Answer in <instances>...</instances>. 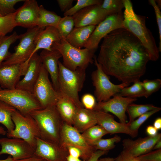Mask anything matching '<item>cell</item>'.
I'll return each mask as SVG.
<instances>
[{"instance_id":"11a10c76","label":"cell","mask_w":161,"mask_h":161,"mask_svg":"<svg viewBox=\"0 0 161 161\" xmlns=\"http://www.w3.org/2000/svg\"><path fill=\"white\" fill-rule=\"evenodd\" d=\"M114 161H124V160L120 154L117 157L114 158Z\"/></svg>"},{"instance_id":"9f6ffc18","label":"cell","mask_w":161,"mask_h":161,"mask_svg":"<svg viewBox=\"0 0 161 161\" xmlns=\"http://www.w3.org/2000/svg\"><path fill=\"white\" fill-rule=\"evenodd\" d=\"M7 133V132L5 130L4 128L2 126H0V134L5 135Z\"/></svg>"},{"instance_id":"db71d44e","label":"cell","mask_w":161,"mask_h":161,"mask_svg":"<svg viewBox=\"0 0 161 161\" xmlns=\"http://www.w3.org/2000/svg\"><path fill=\"white\" fill-rule=\"evenodd\" d=\"M114 158L111 157H106L99 158L97 161H114Z\"/></svg>"},{"instance_id":"44dd1931","label":"cell","mask_w":161,"mask_h":161,"mask_svg":"<svg viewBox=\"0 0 161 161\" xmlns=\"http://www.w3.org/2000/svg\"><path fill=\"white\" fill-rule=\"evenodd\" d=\"M41 64L39 55L37 53H35L28 61L27 69L24 78L19 81L16 88L32 94Z\"/></svg>"},{"instance_id":"8fae6325","label":"cell","mask_w":161,"mask_h":161,"mask_svg":"<svg viewBox=\"0 0 161 161\" xmlns=\"http://www.w3.org/2000/svg\"><path fill=\"white\" fill-rule=\"evenodd\" d=\"M60 144L66 148L72 146L79 149L82 153L81 158L83 161L87 160L97 150L73 126L64 122L61 129Z\"/></svg>"},{"instance_id":"7c38bea8","label":"cell","mask_w":161,"mask_h":161,"mask_svg":"<svg viewBox=\"0 0 161 161\" xmlns=\"http://www.w3.org/2000/svg\"><path fill=\"white\" fill-rule=\"evenodd\" d=\"M123 20L122 11L107 16L96 26L84 47L96 51L102 39L116 29L124 28Z\"/></svg>"},{"instance_id":"ffe728a7","label":"cell","mask_w":161,"mask_h":161,"mask_svg":"<svg viewBox=\"0 0 161 161\" xmlns=\"http://www.w3.org/2000/svg\"><path fill=\"white\" fill-rule=\"evenodd\" d=\"M28 63L2 66L0 67V87L2 89L16 88L21 77L24 76Z\"/></svg>"},{"instance_id":"4dcf8cb0","label":"cell","mask_w":161,"mask_h":161,"mask_svg":"<svg viewBox=\"0 0 161 161\" xmlns=\"http://www.w3.org/2000/svg\"><path fill=\"white\" fill-rule=\"evenodd\" d=\"M144 92L143 83L138 80L134 82L131 86L122 89L117 94L123 97L137 98L143 97Z\"/></svg>"},{"instance_id":"d590c367","label":"cell","mask_w":161,"mask_h":161,"mask_svg":"<svg viewBox=\"0 0 161 161\" xmlns=\"http://www.w3.org/2000/svg\"><path fill=\"white\" fill-rule=\"evenodd\" d=\"M101 0H77L76 4L64 13V16H72L76 13L90 6L101 4Z\"/></svg>"},{"instance_id":"1f68e13d","label":"cell","mask_w":161,"mask_h":161,"mask_svg":"<svg viewBox=\"0 0 161 161\" xmlns=\"http://www.w3.org/2000/svg\"><path fill=\"white\" fill-rule=\"evenodd\" d=\"M121 140V137L117 135L113 137L106 139L101 138L91 143L90 144L96 150L109 151L114 148L115 144L119 142Z\"/></svg>"},{"instance_id":"d6986e66","label":"cell","mask_w":161,"mask_h":161,"mask_svg":"<svg viewBox=\"0 0 161 161\" xmlns=\"http://www.w3.org/2000/svg\"><path fill=\"white\" fill-rule=\"evenodd\" d=\"M39 7L35 0H25L16 12L15 20L17 26L28 29L36 26Z\"/></svg>"},{"instance_id":"f907efd6","label":"cell","mask_w":161,"mask_h":161,"mask_svg":"<svg viewBox=\"0 0 161 161\" xmlns=\"http://www.w3.org/2000/svg\"><path fill=\"white\" fill-rule=\"evenodd\" d=\"M153 126L157 130L161 129V117H158L155 120L154 122Z\"/></svg>"},{"instance_id":"836d02e7","label":"cell","mask_w":161,"mask_h":161,"mask_svg":"<svg viewBox=\"0 0 161 161\" xmlns=\"http://www.w3.org/2000/svg\"><path fill=\"white\" fill-rule=\"evenodd\" d=\"M15 13L16 12L5 16H0V34L1 35H6L17 26L15 20Z\"/></svg>"},{"instance_id":"94428289","label":"cell","mask_w":161,"mask_h":161,"mask_svg":"<svg viewBox=\"0 0 161 161\" xmlns=\"http://www.w3.org/2000/svg\"><path fill=\"white\" fill-rule=\"evenodd\" d=\"M1 16V15L0 14V16Z\"/></svg>"},{"instance_id":"ab89813d","label":"cell","mask_w":161,"mask_h":161,"mask_svg":"<svg viewBox=\"0 0 161 161\" xmlns=\"http://www.w3.org/2000/svg\"><path fill=\"white\" fill-rule=\"evenodd\" d=\"M161 109V108L159 107L157 109L148 111L141 115L137 119H135L130 122V129L133 131L138 132V129L151 116L159 111Z\"/></svg>"},{"instance_id":"83f0119b","label":"cell","mask_w":161,"mask_h":161,"mask_svg":"<svg viewBox=\"0 0 161 161\" xmlns=\"http://www.w3.org/2000/svg\"><path fill=\"white\" fill-rule=\"evenodd\" d=\"M16 110L12 106L0 100V123L6 128L7 133H10L15 128L11 116Z\"/></svg>"},{"instance_id":"4fadbf2b","label":"cell","mask_w":161,"mask_h":161,"mask_svg":"<svg viewBox=\"0 0 161 161\" xmlns=\"http://www.w3.org/2000/svg\"><path fill=\"white\" fill-rule=\"evenodd\" d=\"M0 156L4 154L11 156L13 160L29 158L35 156V150L26 141L17 138L0 139Z\"/></svg>"},{"instance_id":"2e32d148","label":"cell","mask_w":161,"mask_h":161,"mask_svg":"<svg viewBox=\"0 0 161 161\" xmlns=\"http://www.w3.org/2000/svg\"><path fill=\"white\" fill-rule=\"evenodd\" d=\"M35 155L46 161H66L69 155L67 149L60 144L38 138Z\"/></svg>"},{"instance_id":"816d5d0a","label":"cell","mask_w":161,"mask_h":161,"mask_svg":"<svg viewBox=\"0 0 161 161\" xmlns=\"http://www.w3.org/2000/svg\"><path fill=\"white\" fill-rule=\"evenodd\" d=\"M66 161H83L79 158L72 157L68 155L67 157Z\"/></svg>"},{"instance_id":"9c48e42d","label":"cell","mask_w":161,"mask_h":161,"mask_svg":"<svg viewBox=\"0 0 161 161\" xmlns=\"http://www.w3.org/2000/svg\"><path fill=\"white\" fill-rule=\"evenodd\" d=\"M45 28L36 26L28 29L25 32L18 35L19 42L15 47L14 52L11 54L2 66L21 64L28 60L35 49L36 36Z\"/></svg>"},{"instance_id":"f5cc1de1","label":"cell","mask_w":161,"mask_h":161,"mask_svg":"<svg viewBox=\"0 0 161 161\" xmlns=\"http://www.w3.org/2000/svg\"><path fill=\"white\" fill-rule=\"evenodd\" d=\"M161 149V139L159 140L155 144L153 150Z\"/></svg>"},{"instance_id":"8992f818","label":"cell","mask_w":161,"mask_h":161,"mask_svg":"<svg viewBox=\"0 0 161 161\" xmlns=\"http://www.w3.org/2000/svg\"><path fill=\"white\" fill-rule=\"evenodd\" d=\"M11 118L15 128L7 133V137L23 139L35 150L37 139L40 138V135L34 119L30 114H23L17 110L12 114Z\"/></svg>"},{"instance_id":"3957f363","label":"cell","mask_w":161,"mask_h":161,"mask_svg":"<svg viewBox=\"0 0 161 161\" xmlns=\"http://www.w3.org/2000/svg\"><path fill=\"white\" fill-rule=\"evenodd\" d=\"M29 114L36 124L40 138L60 144L61 132L64 122L55 106L35 110Z\"/></svg>"},{"instance_id":"5b68a950","label":"cell","mask_w":161,"mask_h":161,"mask_svg":"<svg viewBox=\"0 0 161 161\" xmlns=\"http://www.w3.org/2000/svg\"><path fill=\"white\" fill-rule=\"evenodd\" d=\"M52 49L60 52L63 58V64L72 70L78 68L86 69L90 64L94 62L95 51L86 48H76L62 37L59 41L53 44Z\"/></svg>"},{"instance_id":"30bf717a","label":"cell","mask_w":161,"mask_h":161,"mask_svg":"<svg viewBox=\"0 0 161 161\" xmlns=\"http://www.w3.org/2000/svg\"><path fill=\"white\" fill-rule=\"evenodd\" d=\"M32 94L42 109L55 106L61 95V93L53 87L49 79V74L42 64Z\"/></svg>"},{"instance_id":"74e56055","label":"cell","mask_w":161,"mask_h":161,"mask_svg":"<svg viewBox=\"0 0 161 161\" xmlns=\"http://www.w3.org/2000/svg\"><path fill=\"white\" fill-rule=\"evenodd\" d=\"M101 8L112 14L122 11L124 8L122 0H104L100 4Z\"/></svg>"},{"instance_id":"f546056e","label":"cell","mask_w":161,"mask_h":161,"mask_svg":"<svg viewBox=\"0 0 161 161\" xmlns=\"http://www.w3.org/2000/svg\"><path fill=\"white\" fill-rule=\"evenodd\" d=\"M158 108L159 107L152 104H137L132 103L129 105L126 110L129 116V122H131L146 112Z\"/></svg>"},{"instance_id":"bcb514c9","label":"cell","mask_w":161,"mask_h":161,"mask_svg":"<svg viewBox=\"0 0 161 161\" xmlns=\"http://www.w3.org/2000/svg\"><path fill=\"white\" fill-rule=\"evenodd\" d=\"M66 148L67 149L69 155L74 157L81 158L82 153L79 149L72 146H68Z\"/></svg>"},{"instance_id":"7bdbcfd3","label":"cell","mask_w":161,"mask_h":161,"mask_svg":"<svg viewBox=\"0 0 161 161\" xmlns=\"http://www.w3.org/2000/svg\"><path fill=\"white\" fill-rule=\"evenodd\" d=\"M80 101L84 108L90 110H94L97 103L95 97L89 93L83 95Z\"/></svg>"},{"instance_id":"e575fe53","label":"cell","mask_w":161,"mask_h":161,"mask_svg":"<svg viewBox=\"0 0 161 161\" xmlns=\"http://www.w3.org/2000/svg\"><path fill=\"white\" fill-rule=\"evenodd\" d=\"M74 26L72 16H66L61 18L56 28L61 37L66 39L73 30Z\"/></svg>"},{"instance_id":"ee69618b","label":"cell","mask_w":161,"mask_h":161,"mask_svg":"<svg viewBox=\"0 0 161 161\" xmlns=\"http://www.w3.org/2000/svg\"><path fill=\"white\" fill-rule=\"evenodd\" d=\"M57 1L61 11L64 13L72 7L74 1L73 0H57Z\"/></svg>"},{"instance_id":"5bb4252c","label":"cell","mask_w":161,"mask_h":161,"mask_svg":"<svg viewBox=\"0 0 161 161\" xmlns=\"http://www.w3.org/2000/svg\"><path fill=\"white\" fill-rule=\"evenodd\" d=\"M137 100V98L123 97L117 94L106 101L97 103L94 110L111 113L118 118L120 123H126L127 108Z\"/></svg>"},{"instance_id":"f1b7e54d","label":"cell","mask_w":161,"mask_h":161,"mask_svg":"<svg viewBox=\"0 0 161 161\" xmlns=\"http://www.w3.org/2000/svg\"><path fill=\"white\" fill-rule=\"evenodd\" d=\"M18 35L16 32L10 35L0 37V67L11 54L9 51L10 45L18 39Z\"/></svg>"},{"instance_id":"60d3db41","label":"cell","mask_w":161,"mask_h":161,"mask_svg":"<svg viewBox=\"0 0 161 161\" xmlns=\"http://www.w3.org/2000/svg\"><path fill=\"white\" fill-rule=\"evenodd\" d=\"M135 158L142 161H161V149L151 151Z\"/></svg>"},{"instance_id":"6da1fadb","label":"cell","mask_w":161,"mask_h":161,"mask_svg":"<svg viewBox=\"0 0 161 161\" xmlns=\"http://www.w3.org/2000/svg\"><path fill=\"white\" fill-rule=\"evenodd\" d=\"M96 59L107 75L129 84L140 80L150 60L140 41L124 28L116 29L103 38Z\"/></svg>"},{"instance_id":"8d00e7d4","label":"cell","mask_w":161,"mask_h":161,"mask_svg":"<svg viewBox=\"0 0 161 161\" xmlns=\"http://www.w3.org/2000/svg\"><path fill=\"white\" fill-rule=\"evenodd\" d=\"M142 83L144 89L143 97L146 98L158 91L161 87V80L159 78L152 80L145 79Z\"/></svg>"},{"instance_id":"603a6c76","label":"cell","mask_w":161,"mask_h":161,"mask_svg":"<svg viewBox=\"0 0 161 161\" xmlns=\"http://www.w3.org/2000/svg\"><path fill=\"white\" fill-rule=\"evenodd\" d=\"M61 37L57 29L53 27H47L37 35L35 40V47L29 59L40 49L52 50L54 43L59 41Z\"/></svg>"},{"instance_id":"d4e9b609","label":"cell","mask_w":161,"mask_h":161,"mask_svg":"<svg viewBox=\"0 0 161 161\" xmlns=\"http://www.w3.org/2000/svg\"><path fill=\"white\" fill-rule=\"evenodd\" d=\"M97 124L92 110L78 108L75 115L72 125L82 133L90 127Z\"/></svg>"},{"instance_id":"680465c9","label":"cell","mask_w":161,"mask_h":161,"mask_svg":"<svg viewBox=\"0 0 161 161\" xmlns=\"http://www.w3.org/2000/svg\"><path fill=\"white\" fill-rule=\"evenodd\" d=\"M1 36H2V35H1L0 34V37Z\"/></svg>"},{"instance_id":"52a82bcc","label":"cell","mask_w":161,"mask_h":161,"mask_svg":"<svg viewBox=\"0 0 161 161\" xmlns=\"http://www.w3.org/2000/svg\"><path fill=\"white\" fill-rule=\"evenodd\" d=\"M0 100L15 108L24 115L42 109L32 94L15 88L0 89Z\"/></svg>"},{"instance_id":"e0dca14e","label":"cell","mask_w":161,"mask_h":161,"mask_svg":"<svg viewBox=\"0 0 161 161\" xmlns=\"http://www.w3.org/2000/svg\"><path fill=\"white\" fill-rule=\"evenodd\" d=\"M97 124L103 127L108 134H125L132 137H135L138 132L131 130L130 128V122L122 123L118 122L114 117L109 113L101 111L92 110Z\"/></svg>"},{"instance_id":"c3c4849f","label":"cell","mask_w":161,"mask_h":161,"mask_svg":"<svg viewBox=\"0 0 161 161\" xmlns=\"http://www.w3.org/2000/svg\"><path fill=\"white\" fill-rule=\"evenodd\" d=\"M120 154L124 161H142L137 159L135 157H132L122 151Z\"/></svg>"},{"instance_id":"7a4b0ae2","label":"cell","mask_w":161,"mask_h":161,"mask_svg":"<svg viewBox=\"0 0 161 161\" xmlns=\"http://www.w3.org/2000/svg\"><path fill=\"white\" fill-rule=\"evenodd\" d=\"M125 9L123 26L140 42L148 52L150 60L155 61L159 57V51L155 39L145 24V17L136 14L129 0H122Z\"/></svg>"},{"instance_id":"4316f807","label":"cell","mask_w":161,"mask_h":161,"mask_svg":"<svg viewBox=\"0 0 161 161\" xmlns=\"http://www.w3.org/2000/svg\"><path fill=\"white\" fill-rule=\"evenodd\" d=\"M61 17L55 12L46 9L43 5L39 7L36 26L41 28L50 26L57 28Z\"/></svg>"},{"instance_id":"681fc988","label":"cell","mask_w":161,"mask_h":161,"mask_svg":"<svg viewBox=\"0 0 161 161\" xmlns=\"http://www.w3.org/2000/svg\"><path fill=\"white\" fill-rule=\"evenodd\" d=\"M13 161H46L41 157L35 155L32 157H31L29 158L22 159V160H14Z\"/></svg>"},{"instance_id":"7dc6e473","label":"cell","mask_w":161,"mask_h":161,"mask_svg":"<svg viewBox=\"0 0 161 161\" xmlns=\"http://www.w3.org/2000/svg\"><path fill=\"white\" fill-rule=\"evenodd\" d=\"M146 132L148 136L150 137L155 136L158 133V130L152 125H149L146 127Z\"/></svg>"},{"instance_id":"ac0fdd59","label":"cell","mask_w":161,"mask_h":161,"mask_svg":"<svg viewBox=\"0 0 161 161\" xmlns=\"http://www.w3.org/2000/svg\"><path fill=\"white\" fill-rule=\"evenodd\" d=\"M161 139L160 133L154 137L148 136L135 140L125 139L122 141V151L136 157L151 151L155 143Z\"/></svg>"},{"instance_id":"7402d4cb","label":"cell","mask_w":161,"mask_h":161,"mask_svg":"<svg viewBox=\"0 0 161 161\" xmlns=\"http://www.w3.org/2000/svg\"><path fill=\"white\" fill-rule=\"evenodd\" d=\"M42 64L49 75L52 83L55 90L59 92L58 84V62L62 56L57 50H43L39 55Z\"/></svg>"},{"instance_id":"d6a6232c","label":"cell","mask_w":161,"mask_h":161,"mask_svg":"<svg viewBox=\"0 0 161 161\" xmlns=\"http://www.w3.org/2000/svg\"><path fill=\"white\" fill-rule=\"evenodd\" d=\"M81 134L90 144L93 142L102 138L103 136L108 134L103 127L97 124L90 127Z\"/></svg>"},{"instance_id":"f6af8a7d","label":"cell","mask_w":161,"mask_h":161,"mask_svg":"<svg viewBox=\"0 0 161 161\" xmlns=\"http://www.w3.org/2000/svg\"><path fill=\"white\" fill-rule=\"evenodd\" d=\"M108 152V151L97 150L87 160L85 161H97L101 157L107 154Z\"/></svg>"},{"instance_id":"b9f144b4","label":"cell","mask_w":161,"mask_h":161,"mask_svg":"<svg viewBox=\"0 0 161 161\" xmlns=\"http://www.w3.org/2000/svg\"><path fill=\"white\" fill-rule=\"evenodd\" d=\"M149 3L153 7L156 16L157 23L158 28L159 42L158 49L160 52L161 51V13L160 8L154 0H148Z\"/></svg>"},{"instance_id":"91938a15","label":"cell","mask_w":161,"mask_h":161,"mask_svg":"<svg viewBox=\"0 0 161 161\" xmlns=\"http://www.w3.org/2000/svg\"><path fill=\"white\" fill-rule=\"evenodd\" d=\"M1 89V88L0 87V89Z\"/></svg>"},{"instance_id":"9a60e30c","label":"cell","mask_w":161,"mask_h":161,"mask_svg":"<svg viewBox=\"0 0 161 161\" xmlns=\"http://www.w3.org/2000/svg\"><path fill=\"white\" fill-rule=\"evenodd\" d=\"M112 13L103 9L100 5L89 6L78 11L72 16L75 27L90 25L96 26Z\"/></svg>"},{"instance_id":"cb8c5ba5","label":"cell","mask_w":161,"mask_h":161,"mask_svg":"<svg viewBox=\"0 0 161 161\" xmlns=\"http://www.w3.org/2000/svg\"><path fill=\"white\" fill-rule=\"evenodd\" d=\"M96 26L75 27L65 39L73 47L81 49L84 47Z\"/></svg>"},{"instance_id":"6f0895ef","label":"cell","mask_w":161,"mask_h":161,"mask_svg":"<svg viewBox=\"0 0 161 161\" xmlns=\"http://www.w3.org/2000/svg\"><path fill=\"white\" fill-rule=\"evenodd\" d=\"M0 161H13V160L10 156H9L6 159L3 160H0Z\"/></svg>"},{"instance_id":"f35d334b","label":"cell","mask_w":161,"mask_h":161,"mask_svg":"<svg viewBox=\"0 0 161 161\" xmlns=\"http://www.w3.org/2000/svg\"><path fill=\"white\" fill-rule=\"evenodd\" d=\"M23 0H0V14L1 16L13 13L16 12L14 7L18 2L24 1Z\"/></svg>"},{"instance_id":"277c9868","label":"cell","mask_w":161,"mask_h":161,"mask_svg":"<svg viewBox=\"0 0 161 161\" xmlns=\"http://www.w3.org/2000/svg\"><path fill=\"white\" fill-rule=\"evenodd\" d=\"M58 66L59 92L72 100L78 108H84L78 93L82 89L85 80L86 69L78 68L72 70L65 67L59 61Z\"/></svg>"},{"instance_id":"ba28073f","label":"cell","mask_w":161,"mask_h":161,"mask_svg":"<svg viewBox=\"0 0 161 161\" xmlns=\"http://www.w3.org/2000/svg\"><path fill=\"white\" fill-rule=\"evenodd\" d=\"M96 58L95 56L94 62L97 69L91 74L92 84L95 88L94 95L98 102H105L118 93L122 89L128 87L130 84L122 83L115 84L112 83L108 75L104 72L100 65L97 62Z\"/></svg>"},{"instance_id":"484cf974","label":"cell","mask_w":161,"mask_h":161,"mask_svg":"<svg viewBox=\"0 0 161 161\" xmlns=\"http://www.w3.org/2000/svg\"><path fill=\"white\" fill-rule=\"evenodd\" d=\"M55 106L64 122L72 125L73 119L78 108L75 103L61 94Z\"/></svg>"}]
</instances>
